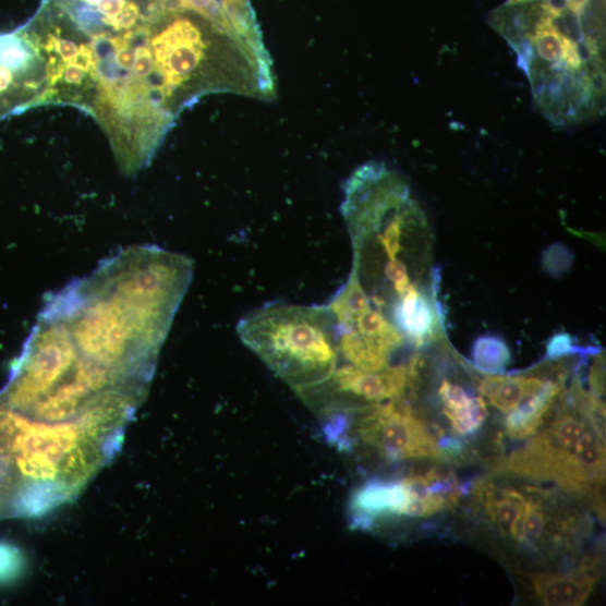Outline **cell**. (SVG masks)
<instances>
[{
  "mask_svg": "<svg viewBox=\"0 0 606 606\" xmlns=\"http://www.w3.org/2000/svg\"><path fill=\"white\" fill-rule=\"evenodd\" d=\"M238 332L294 391L323 383L338 366L339 326L327 305L271 302L244 316Z\"/></svg>",
  "mask_w": 606,
  "mask_h": 606,
  "instance_id": "cell-1",
  "label": "cell"
},
{
  "mask_svg": "<svg viewBox=\"0 0 606 606\" xmlns=\"http://www.w3.org/2000/svg\"><path fill=\"white\" fill-rule=\"evenodd\" d=\"M352 423L347 416V429L381 458L391 461L445 460L439 438L421 416L399 400L368 405L355 411ZM344 413V412H343Z\"/></svg>",
  "mask_w": 606,
  "mask_h": 606,
  "instance_id": "cell-2",
  "label": "cell"
},
{
  "mask_svg": "<svg viewBox=\"0 0 606 606\" xmlns=\"http://www.w3.org/2000/svg\"><path fill=\"white\" fill-rule=\"evenodd\" d=\"M416 361L407 365L365 371L353 365L338 367L315 386L295 390L312 409L329 415L352 412L359 404L400 400L416 375Z\"/></svg>",
  "mask_w": 606,
  "mask_h": 606,
  "instance_id": "cell-3",
  "label": "cell"
},
{
  "mask_svg": "<svg viewBox=\"0 0 606 606\" xmlns=\"http://www.w3.org/2000/svg\"><path fill=\"white\" fill-rule=\"evenodd\" d=\"M49 86L46 59L26 32L0 35V120L48 102Z\"/></svg>",
  "mask_w": 606,
  "mask_h": 606,
  "instance_id": "cell-4",
  "label": "cell"
},
{
  "mask_svg": "<svg viewBox=\"0 0 606 606\" xmlns=\"http://www.w3.org/2000/svg\"><path fill=\"white\" fill-rule=\"evenodd\" d=\"M599 578L601 562L594 557L586 558L571 572L533 574L530 583L544 605L580 606L587 601Z\"/></svg>",
  "mask_w": 606,
  "mask_h": 606,
  "instance_id": "cell-5",
  "label": "cell"
},
{
  "mask_svg": "<svg viewBox=\"0 0 606 606\" xmlns=\"http://www.w3.org/2000/svg\"><path fill=\"white\" fill-rule=\"evenodd\" d=\"M407 505V492L401 480L368 481L352 497L353 523L356 528L367 529L378 519L404 517Z\"/></svg>",
  "mask_w": 606,
  "mask_h": 606,
  "instance_id": "cell-6",
  "label": "cell"
},
{
  "mask_svg": "<svg viewBox=\"0 0 606 606\" xmlns=\"http://www.w3.org/2000/svg\"><path fill=\"white\" fill-rule=\"evenodd\" d=\"M563 388V376L556 380L546 378L542 388L523 400L509 412L506 421V434L512 440H526L535 436L545 425V421L556 399Z\"/></svg>",
  "mask_w": 606,
  "mask_h": 606,
  "instance_id": "cell-7",
  "label": "cell"
},
{
  "mask_svg": "<svg viewBox=\"0 0 606 606\" xmlns=\"http://www.w3.org/2000/svg\"><path fill=\"white\" fill-rule=\"evenodd\" d=\"M443 412L451 429L461 437L475 435L486 422L487 408L482 397H471L460 385L444 381L439 388Z\"/></svg>",
  "mask_w": 606,
  "mask_h": 606,
  "instance_id": "cell-8",
  "label": "cell"
},
{
  "mask_svg": "<svg viewBox=\"0 0 606 606\" xmlns=\"http://www.w3.org/2000/svg\"><path fill=\"white\" fill-rule=\"evenodd\" d=\"M402 344L401 340L339 330V354L351 365L365 371H378L389 366L392 355Z\"/></svg>",
  "mask_w": 606,
  "mask_h": 606,
  "instance_id": "cell-9",
  "label": "cell"
},
{
  "mask_svg": "<svg viewBox=\"0 0 606 606\" xmlns=\"http://www.w3.org/2000/svg\"><path fill=\"white\" fill-rule=\"evenodd\" d=\"M393 318L398 330L416 347H423L434 338L436 320L432 303L414 286L399 298Z\"/></svg>",
  "mask_w": 606,
  "mask_h": 606,
  "instance_id": "cell-10",
  "label": "cell"
},
{
  "mask_svg": "<svg viewBox=\"0 0 606 606\" xmlns=\"http://www.w3.org/2000/svg\"><path fill=\"white\" fill-rule=\"evenodd\" d=\"M538 376H506L488 374L478 385L482 398L504 413L516 409L523 400L536 393L544 385Z\"/></svg>",
  "mask_w": 606,
  "mask_h": 606,
  "instance_id": "cell-11",
  "label": "cell"
},
{
  "mask_svg": "<svg viewBox=\"0 0 606 606\" xmlns=\"http://www.w3.org/2000/svg\"><path fill=\"white\" fill-rule=\"evenodd\" d=\"M338 326H346L371 308L369 299L357 275L352 270L348 282L327 303Z\"/></svg>",
  "mask_w": 606,
  "mask_h": 606,
  "instance_id": "cell-12",
  "label": "cell"
},
{
  "mask_svg": "<svg viewBox=\"0 0 606 606\" xmlns=\"http://www.w3.org/2000/svg\"><path fill=\"white\" fill-rule=\"evenodd\" d=\"M473 357L480 371L497 374L510 363L511 353L502 339L486 336L476 340Z\"/></svg>",
  "mask_w": 606,
  "mask_h": 606,
  "instance_id": "cell-13",
  "label": "cell"
},
{
  "mask_svg": "<svg viewBox=\"0 0 606 606\" xmlns=\"http://www.w3.org/2000/svg\"><path fill=\"white\" fill-rule=\"evenodd\" d=\"M21 566L20 555L7 545H0V582L12 580Z\"/></svg>",
  "mask_w": 606,
  "mask_h": 606,
  "instance_id": "cell-14",
  "label": "cell"
},
{
  "mask_svg": "<svg viewBox=\"0 0 606 606\" xmlns=\"http://www.w3.org/2000/svg\"><path fill=\"white\" fill-rule=\"evenodd\" d=\"M574 352L577 350L572 346V338L565 334L555 336L547 347V356L550 360H556Z\"/></svg>",
  "mask_w": 606,
  "mask_h": 606,
  "instance_id": "cell-15",
  "label": "cell"
},
{
  "mask_svg": "<svg viewBox=\"0 0 606 606\" xmlns=\"http://www.w3.org/2000/svg\"><path fill=\"white\" fill-rule=\"evenodd\" d=\"M590 384L593 390V395L598 399H602L605 395V359L604 355L596 357L590 375Z\"/></svg>",
  "mask_w": 606,
  "mask_h": 606,
  "instance_id": "cell-16",
  "label": "cell"
},
{
  "mask_svg": "<svg viewBox=\"0 0 606 606\" xmlns=\"http://www.w3.org/2000/svg\"><path fill=\"white\" fill-rule=\"evenodd\" d=\"M528 2H535V0H508L506 5H516V4H522Z\"/></svg>",
  "mask_w": 606,
  "mask_h": 606,
  "instance_id": "cell-17",
  "label": "cell"
}]
</instances>
